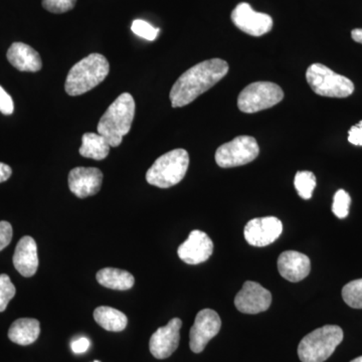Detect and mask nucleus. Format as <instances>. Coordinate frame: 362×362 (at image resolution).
<instances>
[{"mask_svg":"<svg viewBox=\"0 0 362 362\" xmlns=\"http://www.w3.org/2000/svg\"><path fill=\"white\" fill-rule=\"evenodd\" d=\"M228 71V63L221 59H207L185 71L176 80L169 94L173 108H180L194 102L218 84Z\"/></svg>","mask_w":362,"mask_h":362,"instance_id":"obj_1","label":"nucleus"},{"mask_svg":"<svg viewBox=\"0 0 362 362\" xmlns=\"http://www.w3.org/2000/svg\"><path fill=\"white\" fill-rule=\"evenodd\" d=\"M136 105L129 93H123L105 112L98 123L97 131L111 147H118L129 133L135 117Z\"/></svg>","mask_w":362,"mask_h":362,"instance_id":"obj_2","label":"nucleus"},{"mask_svg":"<svg viewBox=\"0 0 362 362\" xmlns=\"http://www.w3.org/2000/svg\"><path fill=\"white\" fill-rule=\"evenodd\" d=\"M110 71L108 59L101 54H90L69 71L65 83L66 94L81 96L104 82Z\"/></svg>","mask_w":362,"mask_h":362,"instance_id":"obj_3","label":"nucleus"},{"mask_svg":"<svg viewBox=\"0 0 362 362\" xmlns=\"http://www.w3.org/2000/svg\"><path fill=\"white\" fill-rule=\"evenodd\" d=\"M343 330L337 325H325L306 335L298 346L302 362L327 361L342 342Z\"/></svg>","mask_w":362,"mask_h":362,"instance_id":"obj_4","label":"nucleus"},{"mask_svg":"<svg viewBox=\"0 0 362 362\" xmlns=\"http://www.w3.org/2000/svg\"><path fill=\"white\" fill-rule=\"evenodd\" d=\"M189 165L187 150L175 149L156 159L146 173L149 185L160 188L175 187L185 178Z\"/></svg>","mask_w":362,"mask_h":362,"instance_id":"obj_5","label":"nucleus"},{"mask_svg":"<svg viewBox=\"0 0 362 362\" xmlns=\"http://www.w3.org/2000/svg\"><path fill=\"white\" fill-rule=\"evenodd\" d=\"M306 80L312 90L319 96L347 98L354 92V84L351 80L335 73L322 64H312L307 69Z\"/></svg>","mask_w":362,"mask_h":362,"instance_id":"obj_6","label":"nucleus"},{"mask_svg":"<svg viewBox=\"0 0 362 362\" xmlns=\"http://www.w3.org/2000/svg\"><path fill=\"white\" fill-rule=\"evenodd\" d=\"M284 99L282 88L275 83L256 82L247 86L238 98V107L247 114L272 108Z\"/></svg>","mask_w":362,"mask_h":362,"instance_id":"obj_7","label":"nucleus"},{"mask_svg":"<svg viewBox=\"0 0 362 362\" xmlns=\"http://www.w3.org/2000/svg\"><path fill=\"white\" fill-rule=\"evenodd\" d=\"M258 142L252 136H238L230 142L218 147L216 162L221 168L246 165L259 156Z\"/></svg>","mask_w":362,"mask_h":362,"instance_id":"obj_8","label":"nucleus"},{"mask_svg":"<svg viewBox=\"0 0 362 362\" xmlns=\"http://www.w3.org/2000/svg\"><path fill=\"white\" fill-rule=\"evenodd\" d=\"M221 327V317L211 309H204L195 317L194 326L190 329L189 346L194 354L204 351L207 343L218 334Z\"/></svg>","mask_w":362,"mask_h":362,"instance_id":"obj_9","label":"nucleus"},{"mask_svg":"<svg viewBox=\"0 0 362 362\" xmlns=\"http://www.w3.org/2000/svg\"><path fill=\"white\" fill-rule=\"evenodd\" d=\"M233 25L252 37H262L273 28V18L266 13H257L246 2L238 4L232 13Z\"/></svg>","mask_w":362,"mask_h":362,"instance_id":"obj_10","label":"nucleus"},{"mask_svg":"<svg viewBox=\"0 0 362 362\" xmlns=\"http://www.w3.org/2000/svg\"><path fill=\"white\" fill-rule=\"evenodd\" d=\"M283 232L282 221L275 216L257 218L245 226V239L252 247H266L273 244Z\"/></svg>","mask_w":362,"mask_h":362,"instance_id":"obj_11","label":"nucleus"},{"mask_svg":"<svg viewBox=\"0 0 362 362\" xmlns=\"http://www.w3.org/2000/svg\"><path fill=\"white\" fill-rule=\"evenodd\" d=\"M272 294L259 283L247 281L235 298L238 310L245 314H259L270 308Z\"/></svg>","mask_w":362,"mask_h":362,"instance_id":"obj_12","label":"nucleus"},{"mask_svg":"<svg viewBox=\"0 0 362 362\" xmlns=\"http://www.w3.org/2000/svg\"><path fill=\"white\" fill-rule=\"evenodd\" d=\"M182 321L173 318L164 327L158 328L150 338L149 349L157 359H165L173 356L177 349L180 340Z\"/></svg>","mask_w":362,"mask_h":362,"instance_id":"obj_13","label":"nucleus"},{"mask_svg":"<svg viewBox=\"0 0 362 362\" xmlns=\"http://www.w3.org/2000/svg\"><path fill=\"white\" fill-rule=\"evenodd\" d=\"M214 252V243L206 233L195 230L177 250L181 261L188 265H199L211 258Z\"/></svg>","mask_w":362,"mask_h":362,"instance_id":"obj_14","label":"nucleus"},{"mask_svg":"<svg viewBox=\"0 0 362 362\" xmlns=\"http://www.w3.org/2000/svg\"><path fill=\"white\" fill-rule=\"evenodd\" d=\"M69 188L78 199L93 197L100 192L103 173L95 168H76L69 173Z\"/></svg>","mask_w":362,"mask_h":362,"instance_id":"obj_15","label":"nucleus"},{"mask_svg":"<svg viewBox=\"0 0 362 362\" xmlns=\"http://www.w3.org/2000/svg\"><path fill=\"white\" fill-rule=\"evenodd\" d=\"M278 270L286 280L293 283L300 282L310 273V259L302 252H283L278 259Z\"/></svg>","mask_w":362,"mask_h":362,"instance_id":"obj_16","label":"nucleus"},{"mask_svg":"<svg viewBox=\"0 0 362 362\" xmlns=\"http://www.w3.org/2000/svg\"><path fill=\"white\" fill-rule=\"evenodd\" d=\"M13 266L23 277H33L39 268L37 246L30 235L21 238L13 255Z\"/></svg>","mask_w":362,"mask_h":362,"instance_id":"obj_17","label":"nucleus"},{"mask_svg":"<svg viewBox=\"0 0 362 362\" xmlns=\"http://www.w3.org/2000/svg\"><path fill=\"white\" fill-rule=\"evenodd\" d=\"M6 58L11 66L21 71H39L42 66L39 52L23 42H13L7 51Z\"/></svg>","mask_w":362,"mask_h":362,"instance_id":"obj_18","label":"nucleus"},{"mask_svg":"<svg viewBox=\"0 0 362 362\" xmlns=\"http://www.w3.org/2000/svg\"><path fill=\"white\" fill-rule=\"evenodd\" d=\"M40 334V325L37 319L21 318L11 324L8 330V338L18 345L33 344Z\"/></svg>","mask_w":362,"mask_h":362,"instance_id":"obj_19","label":"nucleus"},{"mask_svg":"<svg viewBox=\"0 0 362 362\" xmlns=\"http://www.w3.org/2000/svg\"><path fill=\"white\" fill-rule=\"evenodd\" d=\"M98 283L104 287L119 291H126L134 286L135 279L132 274L116 268H104L98 272Z\"/></svg>","mask_w":362,"mask_h":362,"instance_id":"obj_20","label":"nucleus"},{"mask_svg":"<svg viewBox=\"0 0 362 362\" xmlns=\"http://www.w3.org/2000/svg\"><path fill=\"white\" fill-rule=\"evenodd\" d=\"M110 144L99 133H85L82 137V146H81V156L86 158L94 159V160H103L109 156Z\"/></svg>","mask_w":362,"mask_h":362,"instance_id":"obj_21","label":"nucleus"},{"mask_svg":"<svg viewBox=\"0 0 362 362\" xmlns=\"http://www.w3.org/2000/svg\"><path fill=\"white\" fill-rule=\"evenodd\" d=\"M95 321L105 330L120 332L125 329L128 318L123 312L108 306H100L94 311Z\"/></svg>","mask_w":362,"mask_h":362,"instance_id":"obj_22","label":"nucleus"},{"mask_svg":"<svg viewBox=\"0 0 362 362\" xmlns=\"http://www.w3.org/2000/svg\"><path fill=\"white\" fill-rule=\"evenodd\" d=\"M298 194L303 199H310L316 187V177L311 171H299L294 180Z\"/></svg>","mask_w":362,"mask_h":362,"instance_id":"obj_23","label":"nucleus"},{"mask_svg":"<svg viewBox=\"0 0 362 362\" xmlns=\"http://www.w3.org/2000/svg\"><path fill=\"white\" fill-rule=\"evenodd\" d=\"M345 303L354 309H362V279L351 281L342 289Z\"/></svg>","mask_w":362,"mask_h":362,"instance_id":"obj_24","label":"nucleus"},{"mask_svg":"<svg viewBox=\"0 0 362 362\" xmlns=\"http://www.w3.org/2000/svg\"><path fill=\"white\" fill-rule=\"evenodd\" d=\"M16 289L6 274L0 275V312L6 310L7 305L16 296Z\"/></svg>","mask_w":362,"mask_h":362,"instance_id":"obj_25","label":"nucleus"},{"mask_svg":"<svg viewBox=\"0 0 362 362\" xmlns=\"http://www.w3.org/2000/svg\"><path fill=\"white\" fill-rule=\"evenodd\" d=\"M350 204H351L350 195L345 190H338L334 195V199H333V214L339 218H346L349 214Z\"/></svg>","mask_w":362,"mask_h":362,"instance_id":"obj_26","label":"nucleus"},{"mask_svg":"<svg viewBox=\"0 0 362 362\" xmlns=\"http://www.w3.org/2000/svg\"><path fill=\"white\" fill-rule=\"evenodd\" d=\"M131 30H132V32L134 33L136 35H138V37L147 40H156L159 32H160L159 28H154V26L150 25L147 21L141 20L133 21Z\"/></svg>","mask_w":362,"mask_h":362,"instance_id":"obj_27","label":"nucleus"},{"mask_svg":"<svg viewBox=\"0 0 362 362\" xmlns=\"http://www.w3.org/2000/svg\"><path fill=\"white\" fill-rule=\"evenodd\" d=\"M77 0H42V6L52 13H65L76 6Z\"/></svg>","mask_w":362,"mask_h":362,"instance_id":"obj_28","label":"nucleus"},{"mask_svg":"<svg viewBox=\"0 0 362 362\" xmlns=\"http://www.w3.org/2000/svg\"><path fill=\"white\" fill-rule=\"evenodd\" d=\"M13 226L8 221H0V252L6 249L13 240Z\"/></svg>","mask_w":362,"mask_h":362,"instance_id":"obj_29","label":"nucleus"},{"mask_svg":"<svg viewBox=\"0 0 362 362\" xmlns=\"http://www.w3.org/2000/svg\"><path fill=\"white\" fill-rule=\"evenodd\" d=\"M14 111L13 99L0 86V112L4 115H11Z\"/></svg>","mask_w":362,"mask_h":362,"instance_id":"obj_30","label":"nucleus"},{"mask_svg":"<svg viewBox=\"0 0 362 362\" xmlns=\"http://www.w3.org/2000/svg\"><path fill=\"white\" fill-rule=\"evenodd\" d=\"M349 141L356 146H362V121L350 128Z\"/></svg>","mask_w":362,"mask_h":362,"instance_id":"obj_31","label":"nucleus"},{"mask_svg":"<svg viewBox=\"0 0 362 362\" xmlns=\"http://www.w3.org/2000/svg\"><path fill=\"white\" fill-rule=\"evenodd\" d=\"M90 342L88 338L81 337L74 340V341L71 342V347L74 354H81L87 351V350L90 349Z\"/></svg>","mask_w":362,"mask_h":362,"instance_id":"obj_32","label":"nucleus"},{"mask_svg":"<svg viewBox=\"0 0 362 362\" xmlns=\"http://www.w3.org/2000/svg\"><path fill=\"white\" fill-rule=\"evenodd\" d=\"M11 175H13V169L11 168V166L0 162V183L8 180Z\"/></svg>","mask_w":362,"mask_h":362,"instance_id":"obj_33","label":"nucleus"},{"mask_svg":"<svg viewBox=\"0 0 362 362\" xmlns=\"http://www.w3.org/2000/svg\"><path fill=\"white\" fill-rule=\"evenodd\" d=\"M351 37L354 42L362 45V28H356V30H352Z\"/></svg>","mask_w":362,"mask_h":362,"instance_id":"obj_34","label":"nucleus"},{"mask_svg":"<svg viewBox=\"0 0 362 362\" xmlns=\"http://www.w3.org/2000/svg\"><path fill=\"white\" fill-rule=\"evenodd\" d=\"M350 362H362V356L357 357V358Z\"/></svg>","mask_w":362,"mask_h":362,"instance_id":"obj_35","label":"nucleus"},{"mask_svg":"<svg viewBox=\"0 0 362 362\" xmlns=\"http://www.w3.org/2000/svg\"><path fill=\"white\" fill-rule=\"evenodd\" d=\"M94 362H100V361H94Z\"/></svg>","mask_w":362,"mask_h":362,"instance_id":"obj_36","label":"nucleus"}]
</instances>
